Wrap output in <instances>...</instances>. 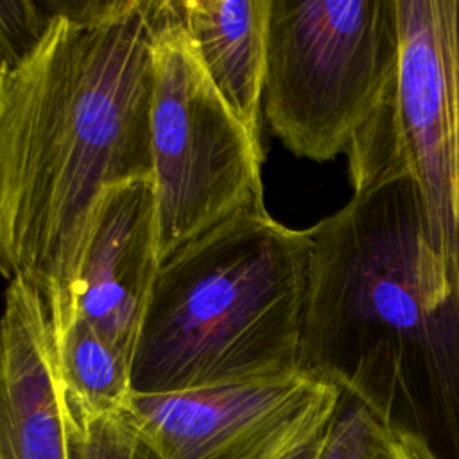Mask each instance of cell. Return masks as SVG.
Wrapping results in <instances>:
<instances>
[{
  "label": "cell",
  "mask_w": 459,
  "mask_h": 459,
  "mask_svg": "<svg viewBox=\"0 0 459 459\" xmlns=\"http://www.w3.org/2000/svg\"><path fill=\"white\" fill-rule=\"evenodd\" d=\"M161 0L59 2L0 75V274L39 299L52 341L77 317L91 212L151 178L152 43Z\"/></svg>",
  "instance_id": "6da1fadb"
},
{
  "label": "cell",
  "mask_w": 459,
  "mask_h": 459,
  "mask_svg": "<svg viewBox=\"0 0 459 459\" xmlns=\"http://www.w3.org/2000/svg\"><path fill=\"white\" fill-rule=\"evenodd\" d=\"M307 228L298 371L366 403L423 459H459V292L414 181L359 185Z\"/></svg>",
  "instance_id": "7a4b0ae2"
},
{
  "label": "cell",
  "mask_w": 459,
  "mask_h": 459,
  "mask_svg": "<svg viewBox=\"0 0 459 459\" xmlns=\"http://www.w3.org/2000/svg\"><path fill=\"white\" fill-rule=\"evenodd\" d=\"M307 230L233 215L158 269L131 360L133 394H169L298 371Z\"/></svg>",
  "instance_id": "3957f363"
},
{
  "label": "cell",
  "mask_w": 459,
  "mask_h": 459,
  "mask_svg": "<svg viewBox=\"0 0 459 459\" xmlns=\"http://www.w3.org/2000/svg\"><path fill=\"white\" fill-rule=\"evenodd\" d=\"M396 0H271L262 108L296 156L328 161L384 102L398 66Z\"/></svg>",
  "instance_id": "277c9868"
},
{
  "label": "cell",
  "mask_w": 459,
  "mask_h": 459,
  "mask_svg": "<svg viewBox=\"0 0 459 459\" xmlns=\"http://www.w3.org/2000/svg\"><path fill=\"white\" fill-rule=\"evenodd\" d=\"M149 131L160 262L233 215L265 212L260 138L206 75L179 0L158 13Z\"/></svg>",
  "instance_id": "5b68a950"
},
{
  "label": "cell",
  "mask_w": 459,
  "mask_h": 459,
  "mask_svg": "<svg viewBox=\"0 0 459 459\" xmlns=\"http://www.w3.org/2000/svg\"><path fill=\"white\" fill-rule=\"evenodd\" d=\"M394 81L346 156L351 188L407 174L425 235L459 292V0H396Z\"/></svg>",
  "instance_id": "8992f818"
},
{
  "label": "cell",
  "mask_w": 459,
  "mask_h": 459,
  "mask_svg": "<svg viewBox=\"0 0 459 459\" xmlns=\"http://www.w3.org/2000/svg\"><path fill=\"white\" fill-rule=\"evenodd\" d=\"M339 389L301 371L169 394H131L126 412L160 459H283L321 430Z\"/></svg>",
  "instance_id": "52a82bcc"
},
{
  "label": "cell",
  "mask_w": 459,
  "mask_h": 459,
  "mask_svg": "<svg viewBox=\"0 0 459 459\" xmlns=\"http://www.w3.org/2000/svg\"><path fill=\"white\" fill-rule=\"evenodd\" d=\"M160 265L152 178L109 186L84 237L75 312L131 360Z\"/></svg>",
  "instance_id": "ba28073f"
},
{
  "label": "cell",
  "mask_w": 459,
  "mask_h": 459,
  "mask_svg": "<svg viewBox=\"0 0 459 459\" xmlns=\"http://www.w3.org/2000/svg\"><path fill=\"white\" fill-rule=\"evenodd\" d=\"M0 459H66L52 337L38 296L16 278L0 310Z\"/></svg>",
  "instance_id": "9c48e42d"
},
{
  "label": "cell",
  "mask_w": 459,
  "mask_h": 459,
  "mask_svg": "<svg viewBox=\"0 0 459 459\" xmlns=\"http://www.w3.org/2000/svg\"><path fill=\"white\" fill-rule=\"evenodd\" d=\"M271 0H179L199 63L235 117L260 138Z\"/></svg>",
  "instance_id": "30bf717a"
},
{
  "label": "cell",
  "mask_w": 459,
  "mask_h": 459,
  "mask_svg": "<svg viewBox=\"0 0 459 459\" xmlns=\"http://www.w3.org/2000/svg\"><path fill=\"white\" fill-rule=\"evenodd\" d=\"M56 380L68 425L86 423L126 409L131 398V359L88 321L75 317L52 341Z\"/></svg>",
  "instance_id": "8fae6325"
},
{
  "label": "cell",
  "mask_w": 459,
  "mask_h": 459,
  "mask_svg": "<svg viewBox=\"0 0 459 459\" xmlns=\"http://www.w3.org/2000/svg\"><path fill=\"white\" fill-rule=\"evenodd\" d=\"M391 432L359 398L339 391L316 459H373Z\"/></svg>",
  "instance_id": "7c38bea8"
},
{
  "label": "cell",
  "mask_w": 459,
  "mask_h": 459,
  "mask_svg": "<svg viewBox=\"0 0 459 459\" xmlns=\"http://www.w3.org/2000/svg\"><path fill=\"white\" fill-rule=\"evenodd\" d=\"M66 459H160L126 411L100 416L84 427L66 423Z\"/></svg>",
  "instance_id": "4fadbf2b"
},
{
  "label": "cell",
  "mask_w": 459,
  "mask_h": 459,
  "mask_svg": "<svg viewBox=\"0 0 459 459\" xmlns=\"http://www.w3.org/2000/svg\"><path fill=\"white\" fill-rule=\"evenodd\" d=\"M59 2H0V75L22 61L56 16Z\"/></svg>",
  "instance_id": "5bb4252c"
},
{
  "label": "cell",
  "mask_w": 459,
  "mask_h": 459,
  "mask_svg": "<svg viewBox=\"0 0 459 459\" xmlns=\"http://www.w3.org/2000/svg\"><path fill=\"white\" fill-rule=\"evenodd\" d=\"M373 459H423L414 448L396 436H389Z\"/></svg>",
  "instance_id": "9a60e30c"
},
{
  "label": "cell",
  "mask_w": 459,
  "mask_h": 459,
  "mask_svg": "<svg viewBox=\"0 0 459 459\" xmlns=\"http://www.w3.org/2000/svg\"><path fill=\"white\" fill-rule=\"evenodd\" d=\"M326 425L321 430H317L314 436H310L307 441H303L301 445L292 448L283 459H316L319 445H321V437H323V432H325Z\"/></svg>",
  "instance_id": "2e32d148"
}]
</instances>
